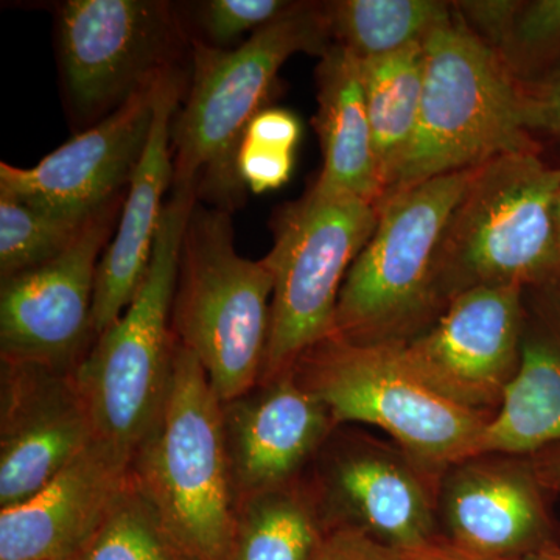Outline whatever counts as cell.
Segmentation results:
<instances>
[{"label": "cell", "instance_id": "cell-1", "mask_svg": "<svg viewBox=\"0 0 560 560\" xmlns=\"http://www.w3.org/2000/svg\"><path fill=\"white\" fill-rule=\"evenodd\" d=\"M331 44L323 2H296L234 49L195 39L190 90L172 125L173 191L237 206L246 190L235 172L238 147L279 70L300 51L323 57Z\"/></svg>", "mask_w": 560, "mask_h": 560}, {"label": "cell", "instance_id": "cell-2", "mask_svg": "<svg viewBox=\"0 0 560 560\" xmlns=\"http://www.w3.org/2000/svg\"><path fill=\"white\" fill-rule=\"evenodd\" d=\"M423 54L418 128L383 200L503 154H541L526 128L521 81L456 10L453 20L423 43Z\"/></svg>", "mask_w": 560, "mask_h": 560}, {"label": "cell", "instance_id": "cell-3", "mask_svg": "<svg viewBox=\"0 0 560 560\" xmlns=\"http://www.w3.org/2000/svg\"><path fill=\"white\" fill-rule=\"evenodd\" d=\"M197 197L173 191L154 242L149 271L135 300L95 338L75 370L95 441L131 466L160 418L173 370V298L184 231Z\"/></svg>", "mask_w": 560, "mask_h": 560}, {"label": "cell", "instance_id": "cell-4", "mask_svg": "<svg viewBox=\"0 0 560 560\" xmlns=\"http://www.w3.org/2000/svg\"><path fill=\"white\" fill-rule=\"evenodd\" d=\"M559 186L560 168L540 153L503 154L474 168L438 249L442 311L475 287H528L560 270Z\"/></svg>", "mask_w": 560, "mask_h": 560}, {"label": "cell", "instance_id": "cell-5", "mask_svg": "<svg viewBox=\"0 0 560 560\" xmlns=\"http://www.w3.org/2000/svg\"><path fill=\"white\" fill-rule=\"evenodd\" d=\"M471 172L431 178L378 205L377 226L342 283L334 337L407 345L440 319L438 249Z\"/></svg>", "mask_w": 560, "mask_h": 560}, {"label": "cell", "instance_id": "cell-6", "mask_svg": "<svg viewBox=\"0 0 560 560\" xmlns=\"http://www.w3.org/2000/svg\"><path fill=\"white\" fill-rule=\"evenodd\" d=\"M272 279L237 253L231 210L194 206L180 246L172 330L221 401L260 381L270 334Z\"/></svg>", "mask_w": 560, "mask_h": 560}, {"label": "cell", "instance_id": "cell-7", "mask_svg": "<svg viewBox=\"0 0 560 560\" xmlns=\"http://www.w3.org/2000/svg\"><path fill=\"white\" fill-rule=\"evenodd\" d=\"M130 471L191 559L226 560L235 499L221 400L200 361L178 340L164 407Z\"/></svg>", "mask_w": 560, "mask_h": 560}, {"label": "cell", "instance_id": "cell-8", "mask_svg": "<svg viewBox=\"0 0 560 560\" xmlns=\"http://www.w3.org/2000/svg\"><path fill=\"white\" fill-rule=\"evenodd\" d=\"M291 372L338 425L374 427L440 474L477 455L492 419L431 388L407 363L400 345H355L330 335Z\"/></svg>", "mask_w": 560, "mask_h": 560}, {"label": "cell", "instance_id": "cell-9", "mask_svg": "<svg viewBox=\"0 0 560 560\" xmlns=\"http://www.w3.org/2000/svg\"><path fill=\"white\" fill-rule=\"evenodd\" d=\"M378 206L313 183L271 220L272 248L264 257L272 279L270 334L259 383L293 370L334 334L346 276L377 226Z\"/></svg>", "mask_w": 560, "mask_h": 560}, {"label": "cell", "instance_id": "cell-10", "mask_svg": "<svg viewBox=\"0 0 560 560\" xmlns=\"http://www.w3.org/2000/svg\"><path fill=\"white\" fill-rule=\"evenodd\" d=\"M442 474L389 438L338 425L302 480L326 533L359 530L393 550L410 552L441 539Z\"/></svg>", "mask_w": 560, "mask_h": 560}, {"label": "cell", "instance_id": "cell-11", "mask_svg": "<svg viewBox=\"0 0 560 560\" xmlns=\"http://www.w3.org/2000/svg\"><path fill=\"white\" fill-rule=\"evenodd\" d=\"M58 43L70 106L95 124L176 69L184 32L161 0H69L58 13Z\"/></svg>", "mask_w": 560, "mask_h": 560}, {"label": "cell", "instance_id": "cell-12", "mask_svg": "<svg viewBox=\"0 0 560 560\" xmlns=\"http://www.w3.org/2000/svg\"><path fill=\"white\" fill-rule=\"evenodd\" d=\"M127 191L88 220L54 259L2 279L0 361L73 372L91 346L98 264L113 241Z\"/></svg>", "mask_w": 560, "mask_h": 560}, {"label": "cell", "instance_id": "cell-13", "mask_svg": "<svg viewBox=\"0 0 560 560\" xmlns=\"http://www.w3.org/2000/svg\"><path fill=\"white\" fill-rule=\"evenodd\" d=\"M522 329L523 287L481 285L456 296L400 349L431 388L493 418L521 366Z\"/></svg>", "mask_w": 560, "mask_h": 560}, {"label": "cell", "instance_id": "cell-14", "mask_svg": "<svg viewBox=\"0 0 560 560\" xmlns=\"http://www.w3.org/2000/svg\"><path fill=\"white\" fill-rule=\"evenodd\" d=\"M550 495L530 456L477 453L442 474L441 537L485 560L521 558L559 545Z\"/></svg>", "mask_w": 560, "mask_h": 560}, {"label": "cell", "instance_id": "cell-15", "mask_svg": "<svg viewBox=\"0 0 560 560\" xmlns=\"http://www.w3.org/2000/svg\"><path fill=\"white\" fill-rule=\"evenodd\" d=\"M164 75L33 167L2 162L0 190L60 215H94L128 190L149 142Z\"/></svg>", "mask_w": 560, "mask_h": 560}, {"label": "cell", "instance_id": "cell-16", "mask_svg": "<svg viewBox=\"0 0 560 560\" xmlns=\"http://www.w3.org/2000/svg\"><path fill=\"white\" fill-rule=\"evenodd\" d=\"M94 440L75 371L2 361L0 510L31 499Z\"/></svg>", "mask_w": 560, "mask_h": 560}, {"label": "cell", "instance_id": "cell-17", "mask_svg": "<svg viewBox=\"0 0 560 560\" xmlns=\"http://www.w3.org/2000/svg\"><path fill=\"white\" fill-rule=\"evenodd\" d=\"M221 419L235 504L301 480L338 427L291 371L221 401Z\"/></svg>", "mask_w": 560, "mask_h": 560}, {"label": "cell", "instance_id": "cell-18", "mask_svg": "<svg viewBox=\"0 0 560 560\" xmlns=\"http://www.w3.org/2000/svg\"><path fill=\"white\" fill-rule=\"evenodd\" d=\"M128 477L130 464L92 441L31 499L0 510V560H75Z\"/></svg>", "mask_w": 560, "mask_h": 560}, {"label": "cell", "instance_id": "cell-19", "mask_svg": "<svg viewBox=\"0 0 560 560\" xmlns=\"http://www.w3.org/2000/svg\"><path fill=\"white\" fill-rule=\"evenodd\" d=\"M180 92L183 75L178 68L172 69L161 81L149 142L132 173L116 235L98 264L92 307L94 341L124 315L149 271L167 205L165 191L173 186L172 125Z\"/></svg>", "mask_w": 560, "mask_h": 560}, {"label": "cell", "instance_id": "cell-20", "mask_svg": "<svg viewBox=\"0 0 560 560\" xmlns=\"http://www.w3.org/2000/svg\"><path fill=\"white\" fill-rule=\"evenodd\" d=\"M560 442V270L523 287L521 366L478 453L530 456Z\"/></svg>", "mask_w": 560, "mask_h": 560}, {"label": "cell", "instance_id": "cell-21", "mask_svg": "<svg viewBox=\"0 0 560 560\" xmlns=\"http://www.w3.org/2000/svg\"><path fill=\"white\" fill-rule=\"evenodd\" d=\"M316 86L318 113L313 125L323 151V171L316 183L381 205L383 184L359 58L340 44H331L319 58Z\"/></svg>", "mask_w": 560, "mask_h": 560}, {"label": "cell", "instance_id": "cell-22", "mask_svg": "<svg viewBox=\"0 0 560 560\" xmlns=\"http://www.w3.org/2000/svg\"><path fill=\"white\" fill-rule=\"evenodd\" d=\"M326 536L304 480L235 504L226 560H312Z\"/></svg>", "mask_w": 560, "mask_h": 560}, {"label": "cell", "instance_id": "cell-23", "mask_svg": "<svg viewBox=\"0 0 560 560\" xmlns=\"http://www.w3.org/2000/svg\"><path fill=\"white\" fill-rule=\"evenodd\" d=\"M360 62L375 160L385 195L418 128L425 65L423 44Z\"/></svg>", "mask_w": 560, "mask_h": 560}, {"label": "cell", "instance_id": "cell-24", "mask_svg": "<svg viewBox=\"0 0 560 560\" xmlns=\"http://www.w3.org/2000/svg\"><path fill=\"white\" fill-rule=\"evenodd\" d=\"M323 7L331 43L360 61L423 44L455 14L453 2L442 0H335Z\"/></svg>", "mask_w": 560, "mask_h": 560}, {"label": "cell", "instance_id": "cell-25", "mask_svg": "<svg viewBox=\"0 0 560 560\" xmlns=\"http://www.w3.org/2000/svg\"><path fill=\"white\" fill-rule=\"evenodd\" d=\"M75 560H194L132 478Z\"/></svg>", "mask_w": 560, "mask_h": 560}, {"label": "cell", "instance_id": "cell-26", "mask_svg": "<svg viewBox=\"0 0 560 560\" xmlns=\"http://www.w3.org/2000/svg\"><path fill=\"white\" fill-rule=\"evenodd\" d=\"M91 217L60 215L0 190V279L57 257L75 241Z\"/></svg>", "mask_w": 560, "mask_h": 560}, {"label": "cell", "instance_id": "cell-27", "mask_svg": "<svg viewBox=\"0 0 560 560\" xmlns=\"http://www.w3.org/2000/svg\"><path fill=\"white\" fill-rule=\"evenodd\" d=\"M497 55L521 83L560 69V0H521Z\"/></svg>", "mask_w": 560, "mask_h": 560}, {"label": "cell", "instance_id": "cell-28", "mask_svg": "<svg viewBox=\"0 0 560 560\" xmlns=\"http://www.w3.org/2000/svg\"><path fill=\"white\" fill-rule=\"evenodd\" d=\"M289 0H210L202 3L200 22L210 46L226 49L243 35L261 31L289 13Z\"/></svg>", "mask_w": 560, "mask_h": 560}, {"label": "cell", "instance_id": "cell-29", "mask_svg": "<svg viewBox=\"0 0 560 560\" xmlns=\"http://www.w3.org/2000/svg\"><path fill=\"white\" fill-rule=\"evenodd\" d=\"M296 150L245 132L235 158V172L245 189L261 195L289 183Z\"/></svg>", "mask_w": 560, "mask_h": 560}, {"label": "cell", "instance_id": "cell-30", "mask_svg": "<svg viewBox=\"0 0 560 560\" xmlns=\"http://www.w3.org/2000/svg\"><path fill=\"white\" fill-rule=\"evenodd\" d=\"M525 124L539 143L541 154H555L551 165L560 168V69L544 79L521 83Z\"/></svg>", "mask_w": 560, "mask_h": 560}, {"label": "cell", "instance_id": "cell-31", "mask_svg": "<svg viewBox=\"0 0 560 560\" xmlns=\"http://www.w3.org/2000/svg\"><path fill=\"white\" fill-rule=\"evenodd\" d=\"M518 2L521 0H463L453 5L469 31L497 51L510 32Z\"/></svg>", "mask_w": 560, "mask_h": 560}, {"label": "cell", "instance_id": "cell-32", "mask_svg": "<svg viewBox=\"0 0 560 560\" xmlns=\"http://www.w3.org/2000/svg\"><path fill=\"white\" fill-rule=\"evenodd\" d=\"M401 555L352 529L326 533L312 560H401Z\"/></svg>", "mask_w": 560, "mask_h": 560}, {"label": "cell", "instance_id": "cell-33", "mask_svg": "<svg viewBox=\"0 0 560 560\" xmlns=\"http://www.w3.org/2000/svg\"><path fill=\"white\" fill-rule=\"evenodd\" d=\"M530 460L544 488L555 495H560V442L534 453Z\"/></svg>", "mask_w": 560, "mask_h": 560}, {"label": "cell", "instance_id": "cell-34", "mask_svg": "<svg viewBox=\"0 0 560 560\" xmlns=\"http://www.w3.org/2000/svg\"><path fill=\"white\" fill-rule=\"evenodd\" d=\"M401 560H485L475 558L469 552L459 550L455 545L448 544L447 540L438 539L419 548V550L404 552Z\"/></svg>", "mask_w": 560, "mask_h": 560}, {"label": "cell", "instance_id": "cell-35", "mask_svg": "<svg viewBox=\"0 0 560 560\" xmlns=\"http://www.w3.org/2000/svg\"><path fill=\"white\" fill-rule=\"evenodd\" d=\"M510 560H560V545H552V547L544 548V550L529 552V555Z\"/></svg>", "mask_w": 560, "mask_h": 560}, {"label": "cell", "instance_id": "cell-36", "mask_svg": "<svg viewBox=\"0 0 560 560\" xmlns=\"http://www.w3.org/2000/svg\"><path fill=\"white\" fill-rule=\"evenodd\" d=\"M555 224H556V237H558V246L560 250V186L556 191L555 197Z\"/></svg>", "mask_w": 560, "mask_h": 560}]
</instances>
